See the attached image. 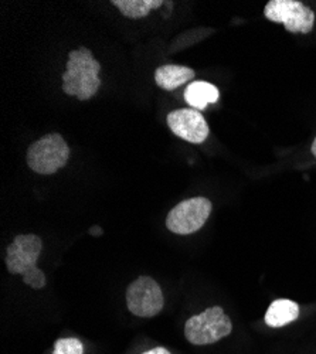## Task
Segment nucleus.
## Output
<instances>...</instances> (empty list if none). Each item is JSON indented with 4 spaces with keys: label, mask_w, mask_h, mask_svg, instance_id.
<instances>
[{
    "label": "nucleus",
    "mask_w": 316,
    "mask_h": 354,
    "mask_svg": "<svg viewBox=\"0 0 316 354\" xmlns=\"http://www.w3.org/2000/svg\"><path fill=\"white\" fill-rule=\"evenodd\" d=\"M101 64L91 50L81 47L68 54L67 70L63 74V91L80 101L91 100L100 90Z\"/></svg>",
    "instance_id": "f257e3e1"
},
{
    "label": "nucleus",
    "mask_w": 316,
    "mask_h": 354,
    "mask_svg": "<svg viewBox=\"0 0 316 354\" xmlns=\"http://www.w3.org/2000/svg\"><path fill=\"white\" fill-rule=\"evenodd\" d=\"M70 158V147L59 133H48L27 149V165L39 174H54L64 167Z\"/></svg>",
    "instance_id": "f03ea898"
},
{
    "label": "nucleus",
    "mask_w": 316,
    "mask_h": 354,
    "mask_svg": "<svg viewBox=\"0 0 316 354\" xmlns=\"http://www.w3.org/2000/svg\"><path fill=\"white\" fill-rule=\"evenodd\" d=\"M233 330V323L220 306L192 316L185 326L186 339L196 346H206L227 337Z\"/></svg>",
    "instance_id": "7ed1b4c3"
},
{
    "label": "nucleus",
    "mask_w": 316,
    "mask_h": 354,
    "mask_svg": "<svg viewBox=\"0 0 316 354\" xmlns=\"http://www.w3.org/2000/svg\"><path fill=\"white\" fill-rule=\"evenodd\" d=\"M213 210L212 201L206 197H193L175 205L166 218L169 231L189 235L202 228Z\"/></svg>",
    "instance_id": "20e7f679"
},
{
    "label": "nucleus",
    "mask_w": 316,
    "mask_h": 354,
    "mask_svg": "<svg viewBox=\"0 0 316 354\" xmlns=\"http://www.w3.org/2000/svg\"><path fill=\"white\" fill-rule=\"evenodd\" d=\"M264 16L274 23H282L285 30L294 35H308L315 24V12L298 0H270Z\"/></svg>",
    "instance_id": "39448f33"
},
{
    "label": "nucleus",
    "mask_w": 316,
    "mask_h": 354,
    "mask_svg": "<svg viewBox=\"0 0 316 354\" xmlns=\"http://www.w3.org/2000/svg\"><path fill=\"white\" fill-rule=\"evenodd\" d=\"M127 305L135 316L154 317L165 305L162 289L151 277H139L127 289Z\"/></svg>",
    "instance_id": "423d86ee"
},
{
    "label": "nucleus",
    "mask_w": 316,
    "mask_h": 354,
    "mask_svg": "<svg viewBox=\"0 0 316 354\" xmlns=\"http://www.w3.org/2000/svg\"><path fill=\"white\" fill-rule=\"evenodd\" d=\"M43 251V241L35 234L17 235L6 251V268L13 275H23L36 267Z\"/></svg>",
    "instance_id": "0eeeda50"
},
{
    "label": "nucleus",
    "mask_w": 316,
    "mask_h": 354,
    "mask_svg": "<svg viewBox=\"0 0 316 354\" xmlns=\"http://www.w3.org/2000/svg\"><path fill=\"white\" fill-rule=\"evenodd\" d=\"M167 127L180 139L196 145L203 143L210 133L203 115L193 108L171 111L167 115Z\"/></svg>",
    "instance_id": "6e6552de"
},
{
    "label": "nucleus",
    "mask_w": 316,
    "mask_h": 354,
    "mask_svg": "<svg viewBox=\"0 0 316 354\" xmlns=\"http://www.w3.org/2000/svg\"><path fill=\"white\" fill-rule=\"evenodd\" d=\"M220 93L217 86L206 81H194L187 85L185 91L186 102L197 111H203L209 104H216L219 101Z\"/></svg>",
    "instance_id": "1a4fd4ad"
},
{
    "label": "nucleus",
    "mask_w": 316,
    "mask_h": 354,
    "mask_svg": "<svg viewBox=\"0 0 316 354\" xmlns=\"http://www.w3.org/2000/svg\"><path fill=\"white\" fill-rule=\"evenodd\" d=\"M194 78V71L185 66L166 64L155 71V81L158 86L165 91H174L180 85L192 81Z\"/></svg>",
    "instance_id": "9d476101"
},
{
    "label": "nucleus",
    "mask_w": 316,
    "mask_h": 354,
    "mask_svg": "<svg viewBox=\"0 0 316 354\" xmlns=\"http://www.w3.org/2000/svg\"><path fill=\"white\" fill-rule=\"evenodd\" d=\"M299 316V306L297 302L290 299H277L274 301L267 313H266V323L270 328H282L297 320Z\"/></svg>",
    "instance_id": "9b49d317"
},
{
    "label": "nucleus",
    "mask_w": 316,
    "mask_h": 354,
    "mask_svg": "<svg viewBox=\"0 0 316 354\" xmlns=\"http://www.w3.org/2000/svg\"><path fill=\"white\" fill-rule=\"evenodd\" d=\"M112 5L118 8L120 12L128 19L147 17L154 9L163 5L162 0H112Z\"/></svg>",
    "instance_id": "f8f14e48"
},
{
    "label": "nucleus",
    "mask_w": 316,
    "mask_h": 354,
    "mask_svg": "<svg viewBox=\"0 0 316 354\" xmlns=\"http://www.w3.org/2000/svg\"><path fill=\"white\" fill-rule=\"evenodd\" d=\"M84 347L80 340L68 337V339H60L55 342L53 354H82Z\"/></svg>",
    "instance_id": "ddd939ff"
},
{
    "label": "nucleus",
    "mask_w": 316,
    "mask_h": 354,
    "mask_svg": "<svg viewBox=\"0 0 316 354\" xmlns=\"http://www.w3.org/2000/svg\"><path fill=\"white\" fill-rule=\"evenodd\" d=\"M23 282L33 289H43L46 286V275L37 267L26 271L23 275Z\"/></svg>",
    "instance_id": "4468645a"
},
{
    "label": "nucleus",
    "mask_w": 316,
    "mask_h": 354,
    "mask_svg": "<svg viewBox=\"0 0 316 354\" xmlns=\"http://www.w3.org/2000/svg\"><path fill=\"white\" fill-rule=\"evenodd\" d=\"M142 354H170V353L165 347H155V348H151Z\"/></svg>",
    "instance_id": "2eb2a0df"
},
{
    "label": "nucleus",
    "mask_w": 316,
    "mask_h": 354,
    "mask_svg": "<svg viewBox=\"0 0 316 354\" xmlns=\"http://www.w3.org/2000/svg\"><path fill=\"white\" fill-rule=\"evenodd\" d=\"M90 234H91V235H102V230H101L100 227H93V228L90 230Z\"/></svg>",
    "instance_id": "dca6fc26"
},
{
    "label": "nucleus",
    "mask_w": 316,
    "mask_h": 354,
    "mask_svg": "<svg viewBox=\"0 0 316 354\" xmlns=\"http://www.w3.org/2000/svg\"><path fill=\"white\" fill-rule=\"evenodd\" d=\"M310 151H312V155H313V156H315V159H316V138H315V140H313V143H312Z\"/></svg>",
    "instance_id": "f3484780"
}]
</instances>
